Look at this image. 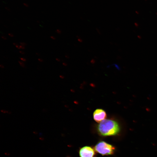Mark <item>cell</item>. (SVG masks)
<instances>
[{
    "label": "cell",
    "instance_id": "cell-17",
    "mask_svg": "<svg viewBox=\"0 0 157 157\" xmlns=\"http://www.w3.org/2000/svg\"><path fill=\"white\" fill-rule=\"evenodd\" d=\"M0 67L1 68H3L4 67V66L3 65L1 64L0 65Z\"/></svg>",
    "mask_w": 157,
    "mask_h": 157
},
{
    "label": "cell",
    "instance_id": "cell-4",
    "mask_svg": "<svg viewBox=\"0 0 157 157\" xmlns=\"http://www.w3.org/2000/svg\"><path fill=\"white\" fill-rule=\"evenodd\" d=\"M107 117L106 112L101 109H97L93 112V117L97 122L100 123L105 119Z\"/></svg>",
    "mask_w": 157,
    "mask_h": 157
},
{
    "label": "cell",
    "instance_id": "cell-3",
    "mask_svg": "<svg viewBox=\"0 0 157 157\" xmlns=\"http://www.w3.org/2000/svg\"><path fill=\"white\" fill-rule=\"evenodd\" d=\"M79 154L80 157H94L95 152L91 147L85 146L80 149Z\"/></svg>",
    "mask_w": 157,
    "mask_h": 157
},
{
    "label": "cell",
    "instance_id": "cell-19",
    "mask_svg": "<svg viewBox=\"0 0 157 157\" xmlns=\"http://www.w3.org/2000/svg\"><path fill=\"white\" fill-rule=\"evenodd\" d=\"M5 9H6V10H10V9H9L7 7H5Z\"/></svg>",
    "mask_w": 157,
    "mask_h": 157
},
{
    "label": "cell",
    "instance_id": "cell-20",
    "mask_svg": "<svg viewBox=\"0 0 157 157\" xmlns=\"http://www.w3.org/2000/svg\"><path fill=\"white\" fill-rule=\"evenodd\" d=\"M13 44L14 45H15V46H16V45H17V44L16 43H13Z\"/></svg>",
    "mask_w": 157,
    "mask_h": 157
},
{
    "label": "cell",
    "instance_id": "cell-16",
    "mask_svg": "<svg viewBox=\"0 0 157 157\" xmlns=\"http://www.w3.org/2000/svg\"><path fill=\"white\" fill-rule=\"evenodd\" d=\"M38 60L40 61V62H42L43 61V60L42 59H41V58H38Z\"/></svg>",
    "mask_w": 157,
    "mask_h": 157
},
{
    "label": "cell",
    "instance_id": "cell-18",
    "mask_svg": "<svg viewBox=\"0 0 157 157\" xmlns=\"http://www.w3.org/2000/svg\"><path fill=\"white\" fill-rule=\"evenodd\" d=\"M56 60L57 61H60V59H59V58H56Z\"/></svg>",
    "mask_w": 157,
    "mask_h": 157
},
{
    "label": "cell",
    "instance_id": "cell-10",
    "mask_svg": "<svg viewBox=\"0 0 157 157\" xmlns=\"http://www.w3.org/2000/svg\"><path fill=\"white\" fill-rule=\"evenodd\" d=\"M23 4L26 7H28V5L26 3H24Z\"/></svg>",
    "mask_w": 157,
    "mask_h": 157
},
{
    "label": "cell",
    "instance_id": "cell-21",
    "mask_svg": "<svg viewBox=\"0 0 157 157\" xmlns=\"http://www.w3.org/2000/svg\"><path fill=\"white\" fill-rule=\"evenodd\" d=\"M63 65H65H65H66V64L65 63H63Z\"/></svg>",
    "mask_w": 157,
    "mask_h": 157
},
{
    "label": "cell",
    "instance_id": "cell-13",
    "mask_svg": "<svg viewBox=\"0 0 157 157\" xmlns=\"http://www.w3.org/2000/svg\"><path fill=\"white\" fill-rule=\"evenodd\" d=\"M50 38H52V39H53V40H55L56 39V38L55 37H53V36H51L50 37Z\"/></svg>",
    "mask_w": 157,
    "mask_h": 157
},
{
    "label": "cell",
    "instance_id": "cell-22",
    "mask_svg": "<svg viewBox=\"0 0 157 157\" xmlns=\"http://www.w3.org/2000/svg\"><path fill=\"white\" fill-rule=\"evenodd\" d=\"M36 54L40 56L39 54L38 53H36Z\"/></svg>",
    "mask_w": 157,
    "mask_h": 157
},
{
    "label": "cell",
    "instance_id": "cell-11",
    "mask_svg": "<svg viewBox=\"0 0 157 157\" xmlns=\"http://www.w3.org/2000/svg\"><path fill=\"white\" fill-rule=\"evenodd\" d=\"M8 34L9 35H10V36L11 37H13L14 36L12 34H11L10 33H9Z\"/></svg>",
    "mask_w": 157,
    "mask_h": 157
},
{
    "label": "cell",
    "instance_id": "cell-15",
    "mask_svg": "<svg viewBox=\"0 0 157 157\" xmlns=\"http://www.w3.org/2000/svg\"><path fill=\"white\" fill-rule=\"evenodd\" d=\"M1 38L4 40H6L7 39L6 38L5 36H2Z\"/></svg>",
    "mask_w": 157,
    "mask_h": 157
},
{
    "label": "cell",
    "instance_id": "cell-14",
    "mask_svg": "<svg viewBox=\"0 0 157 157\" xmlns=\"http://www.w3.org/2000/svg\"><path fill=\"white\" fill-rule=\"evenodd\" d=\"M19 52L20 53L22 54H24V52L23 51H19Z\"/></svg>",
    "mask_w": 157,
    "mask_h": 157
},
{
    "label": "cell",
    "instance_id": "cell-7",
    "mask_svg": "<svg viewBox=\"0 0 157 157\" xmlns=\"http://www.w3.org/2000/svg\"><path fill=\"white\" fill-rule=\"evenodd\" d=\"M20 44H21V45H23L24 46H25L26 45V44L24 42H20Z\"/></svg>",
    "mask_w": 157,
    "mask_h": 157
},
{
    "label": "cell",
    "instance_id": "cell-8",
    "mask_svg": "<svg viewBox=\"0 0 157 157\" xmlns=\"http://www.w3.org/2000/svg\"><path fill=\"white\" fill-rule=\"evenodd\" d=\"M20 48L22 49H25V48L24 46H23V45H20Z\"/></svg>",
    "mask_w": 157,
    "mask_h": 157
},
{
    "label": "cell",
    "instance_id": "cell-9",
    "mask_svg": "<svg viewBox=\"0 0 157 157\" xmlns=\"http://www.w3.org/2000/svg\"><path fill=\"white\" fill-rule=\"evenodd\" d=\"M56 32L58 33H61V31L59 29H57L56 31Z\"/></svg>",
    "mask_w": 157,
    "mask_h": 157
},
{
    "label": "cell",
    "instance_id": "cell-5",
    "mask_svg": "<svg viewBox=\"0 0 157 157\" xmlns=\"http://www.w3.org/2000/svg\"><path fill=\"white\" fill-rule=\"evenodd\" d=\"M18 62L21 66L23 67H25V65L24 63L23 62L20 61H19Z\"/></svg>",
    "mask_w": 157,
    "mask_h": 157
},
{
    "label": "cell",
    "instance_id": "cell-1",
    "mask_svg": "<svg viewBox=\"0 0 157 157\" xmlns=\"http://www.w3.org/2000/svg\"><path fill=\"white\" fill-rule=\"evenodd\" d=\"M97 129L99 134L104 136L117 135L120 131V127L118 122L112 119H105L98 124Z\"/></svg>",
    "mask_w": 157,
    "mask_h": 157
},
{
    "label": "cell",
    "instance_id": "cell-12",
    "mask_svg": "<svg viewBox=\"0 0 157 157\" xmlns=\"http://www.w3.org/2000/svg\"><path fill=\"white\" fill-rule=\"evenodd\" d=\"M16 47L18 49H21L20 47V45L19 46L18 45H17L16 46Z\"/></svg>",
    "mask_w": 157,
    "mask_h": 157
},
{
    "label": "cell",
    "instance_id": "cell-2",
    "mask_svg": "<svg viewBox=\"0 0 157 157\" xmlns=\"http://www.w3.org/2000/svg\"><path fill=\"white\" fill-rule=\"evenodd\" d=\"M95 151L102 155L113 154L115 148L112 145L104 141L98 142L94 147Z\"/></svg>",
    "mask_w": 157,
    "mask_h": 157
},
{
    "label": "cell",
    "instance_id": "cell-6",
    "mask_svg": "<svg viewBox=\"0 0 157 157\" xmlns=\"http://www.w3.org/2000/svg\"><path fill=\"white\" fill-rule=\"evenodd\" d=\"M20 59L23 61H26V59L20 57L19 58Z\"/></svg>",
    "mask_w": 157,
    "mask_h": 157
}]
</instances>
